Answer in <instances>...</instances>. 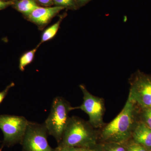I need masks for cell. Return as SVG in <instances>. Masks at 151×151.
<instances>
[{
    "mask_svg": "<svg viewBox=\"0 0 151 151\" xmlns=\"http://www.w3.org/2000/svg\"><path fill=\"white\" fill-rule=\"evenodd\" d=\"M139 112L140 108L128 96L125 106L118 116L98 129L100 142L125 143L129 140L140 121Z\"/></svg>",
    "mask_w": 151,
    "mask_h": 151,
    "instance_id": "obj_1",
    "label": "cell"
},
{
    "mask_svg": "<svg viewBox=\"0 0 151 151\" xmlns=\"http://www.w3.org/2000/svg\"><path fill=\"white\" fill-rule=\"evenodd\" d=\"M98 140V129L88 121L72 116L70 117L58 145L83 148L97 145Z\"/></svg>",
    "mask_w": 151,
    "mask_h": 151,
    "instance_id": "obj_2",
    "label": "cell"
},
{
    "mask_svg": "<svg viewBox=\"0 0 151 151\" xmlns=\"http://www.w3.org/2000/svg\"><path fill=\"white\" fill-rule=\"evenodd\" d=\"M72 110L70 103L63 97L57 96L53 99L50 113L44 124L49 135L54 137L58 144L70 119L69 112Z\"/></svg>",
    "mask_w": 151,
    "mask_h": 151,
    "instance_id": "obj_3",
    "label": "cell"
},
{
    "mask_svg": "<svg viewBox=\"0 0 151 151\" xmlns=\"http://www.w3.org/2000/svg\"><path fill=\"white\" fill-rule=\"evenodd\" d=\"M129 82L131 99L140 109L151 108V75L137 70L131 76Z\"/></svg>",
    "mask_w": 151,
    "mask_h": 151,
    "instance_id": "obj_4",
    "label": "cell"
},
{
    "mask_svg": "<svg viewBox=\"0 0 151 151\" xmlns=\"http://www.w3.org/2000/svg\"><path fill=\"white\" fill-rule=\"evenodd\" d=\"M29 122L24 117L0 115V129L4 134V145L9 146L21 144Z\"/></svg>",
    "mask_w": 151,
    "mask_h": 151,
    "instance_id": "obj_5",
    "label": "cell"
},
{
    "mask_svg": "<svg viewBox=\"0 0 151 151\" xmlns=\"http://www.w3.org/2000/svg\"><path fill=\"white\" fill-rule=\"evenodd\" d=\"M79 87L83 94V103L80 106L73 107L74 109H80L88 114L90 124L97 129H100L105 125L103 116L105 112V102L103 98L92 95L82 84Z\"/></svg>",
    "mask_w": 151,
    "mask_h": 151,
    "instance_id": "obj_6",
    "label": "cell"
},
{
    "mask_svg": "<svg viewBox=\"0 0 151 151\" xmlns=\"http://www.w3.org/2000/svg\"><path fill=\"white\" fill-rule=\"evenodd\" d=\"M48 135L44 123L29 121L21 143L22 151H54L49 145Z\"/></svg>",
    "mask_w": 151,
    "mask_h": 151,
    "instance_id": "obj_7",
    "label": "cell"
},
{
    "mask_svg": "<svg viewBox=\"0 0 151 151\" xmlns=\"http://www.w3.org/2000/svg\"><path fill=\"white\" fill-rule=\"evenodd\" d=\"M64 9H65L64 8L57 6L52 7L39 6L27 17L32 22L39 26H43L47 24L52 19Z\"/></svg>",
    "mask_w": 151,
    "mask_h": 151,
    "instance_id": "obj_8",
    "label": "cell"
},
{
    "mask_svg": "<svg viewBox=\"0 0 151 151\" xmlns=\"http://www.w3.org/2000/svg\"><path fill=\"white\" fill-rule=\"evenodd\" d=\"M131 139L151 151V129L140 120L135 127Z\"/></svg>",
    "mask_w": 151,
    "mask_h": 151,
    "instance_id": "obj_9",
    "label": "cell"
},
{
    "mask_svg": "<svg viewBox=\"0 0 151 151\" xmlns=\"http://www.w3.org/2000/svg\"><path fill=\"white\" fill-rule=\"evenodd\" d=\"M13 6L17 11L27 17L39 6L35 0H17L14 1Z\"/></svg>",
    "mask_w": 151,
    "mask_h": 151,
    "instance_id": "obj_10",
    "label": "cell"
},
{
    "mask_svg": "<svg viewBox=\"0 0 151 151\" xmlns=\"http://www.w3.org/2000/svg\"><path fill=\"white\" fill-rule=\"evenodd\" d=\"M63 17L64 16H63L61 17L56 22H55L54 24L52 25L43 32V33L42 35L41 40L40 44L42 43H43L45 42L50 40L55 36L59 29Z\"/></svg>",
    "mask_w": 151,
    "mask_h": 151,
    "instance_id": "obj_11",
    "label": "cell"
},
{
    "mask_svg": "<svg viewBox=\"0 0 151 151\" xmlns=\"http://www.w3.org/2000/svg\"><path fill=\"white\" fill-rule=\"evenodd\" d=\"M40 44L35 48L26 52L21 57L19 62V68L22 71H24L25 68L33 60L36 52L37 51Z\"/></svg>",
    "mask_w": 151,
    "mask_h": 151,
    "instance_id": "obj_12",
    "label": "cell"
},
{
    "mask_svg": "<svg viewBox=\"0 0 151 151\" xmlns=\"http://www.w3.org/2000/svg\"><path fill=\"white\" fill-rule=\"evenodd\" d=\"M100 145L103 151H127L125 143L106 142Z\"/></svg>",
    "mask_w": 151,
    "mask_h": 151,
    "instance_id": "obj_13",
    "label": "cell"
},
{
    "mask_svg": "<svg viewBox=\"0 0 151 151\" xmlns=\"http://www.w3.org/2000/svg\"><path fill=\"white\" fill-rule=\"evenodd\" d=\"M54 5L64 9L76 10L79 7L76 0H53Z\"/></svg>",
    "mask_w": 151,
    "mask_h": 151,
    "instance_id": "obj_14",
    "label": "cell"
},
{
    "mask_svg": "<svg viewBox=\"0 0 151 151\" xmlns=\"http://www.w3.org/2000/svg\"><path fill=\"white\" fill-rule=\"evenodd\" d=\"M140 120L151 129V108L140 109Z\"/></svg>",
    "mask_w": 151,
    "mask_h": 151,
    "instance_id": "obj_15",
    "label": "cell"
},
{
    "mask_svg": "<svg viewBox=\"0 0 151 151\" xmlns=\"http://www.w3.org/2000/svg\"><path fill=\"white\" fill-rule=\"evenodd\" d=\"M125 144L127 151H149L143 146L135 142L131 139Z\"/></svg>",
    "mask_w": 151,
    "mask_h": 151,
    "instance_id": "obj_16",
    "label": "cell"
},
{
    "mask_svg": "<svg viewBox=\"0 0 151 151\" xmlns=\"http://www.w3.org/2000/svg\"><path fill=\"white\" fill-rule=\"evenodd\" d=\"M54 151H81V148L74 147L58 145Z\"/></svg>",
    "mask_w": 151,
    "mask_h": 151,
    "instance_id": "obj_17",
    "label": "cell"
},
{
    "mask_svg": "<svg viewBox=\"0 0 151 151\" xmlns=\"http://www.w3.org/2000/svg\"><path fill=\"white\" fill-rule=\"evenodd\" d=\"M14 86V84L13 82H12L7 86L5 89L0 92V104L2 102L4 99L5 98L6 95H7L8 93V92L11 88L13 87Z\"/></svg>",
    "mask_w": 151,
    "mask_h": 151,
    "instance_id": "obj_18",
    "label": "cell"
},
{
    "mask_svg": "<svg viewBox=\"0 0 151 151\" xmlns=\"http://www.w3.org/2000/svg\"><path fill=\"white\" fill-rule=\"evenodd\" d=\"M37 4L45 7H50L54 5L53 0H35Z\"/></svg>",
    "mask_w": 151,
    "mask_h": 151,
    "instance_id": "obj_19",
    "label": "cell"
},
{
    "mask_svg": "<svg viewBox=\"0 0 151 151\" xmlns=\"http://www.w3.org/2000/svg\"><path fill=\"white\" fill-rule=\"evenodd\" d=\"M81 151H103L100 144H97L92 147L81 148Z\"/></svg>",
    "mask_w": 151,
    "mask_h": 151,
    "instance_id": "obj_20",
    "label": "cell"
},
{
    "mask_svg": "<svg viewBox=\"0 0 151 151\" xmlns=\"http://www.w3.org/2000/svg\"><path fill=\"white\" fill-rule=\"evenodd\" d=\"M14 1H4L0 0V10L6 8L9 6L13 5Z\"/></svg>",
    "mask_w": 151,
    "mask_h": 151,
    "instance_id": "obj_21",
    "label": "cell"
},
{
    "mask_svg": "<svg viewBox=\"0 0 151 151\" xmlns=\"http://www.w3.org/2000/svg\"><path fill=\"white\" fill-rule=\"evenodd\" d=\"M76 1L78 4V6L81 7L85 5L91 0H76Z\"/></svg>",
    "mask_w": 151,
    "mask_h": 151,
    "instance_id": "obj_22",
    "label": "cell"
},
{
    "mask_svg": "<svg viewBox=\"0 0 151 151\" xmlns=\"http://www.w3.org/2000/svg\"><path fill=\"white\" fill-rule=\"evenodd\" d=\"M0 151H2V148L0 149Z\"/></svg>",
    "mask_w": 151,
    "mask_h": 151,
    "instance_id": "obj_23",
    "label": "cell"
}]
</instances>
